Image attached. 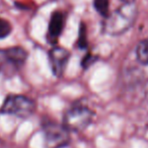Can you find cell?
<instances>
[{
	"label": "cell",
	"mask_w": 148,
	"mask_h": 148,
	"mask_svg": "<svg viewBox=\"0 0 148 148\" xmlns=\"http://www.w3.org/2000/svg\"><path fill=\"white\" fill-rule=\"evenodd\" d=\"M137 8L134 3H124L106 17L103 29L109 35L119 36L126 33L135 23Z\"/></svg>",
	"instance_id": "6da1fadb"
},
{
	"label": "cell",
	"mask_w": 148,
	"mask_h": 148,
	"mask_svg": "<svg viewBox=\"0 0 148 148\" xmlns=\"http://www.w3.org/2000/svg\"><path fill=\"white\" fill-rule=\"evenodd\" d=\"M36 111V103L23 95H9L0 108V113L27 119Z\"/></svg>",
	"instance_id": "7a4b0ae2"
},
{
	"label": "cell",
	"mask_w": 148,
	"mask_h": 148,
	"mask_svg": "<svg viewBox=\"0 0 148 148\" xmlns=\"http://www.w3.org/2000/svg\"><path fill=\"white\" fill-rule=\"evenodd\" d=\"M93 116V112L87 107L75 106L67 110L64 114L63 125L69 131L81 132L90 125Z\"/></svg>",
	"instance_id": "3957f363"
},
{
	"label": "cell",
	"mask_w": 148,
	"mask_h": 148,
	"mask_svg": "<svg viewBox=\"0 0 148 148\" xmlns=\"http://www.w3.org/2000/svg\"><path fill=\"white\" fill-rule=\"evenodd\" d=\"M46 148H64L70 142V131L63 125L48 121L43 124Z\"/></svg>",
	"instance_id": "277c9868"
},
{
	"label": "cell",
	"mask_w": 148,
	"mask_h": 148,
	"mask_svg": "<svg viewBox=\"0 0 148 148\" xmlns=\"http://www.w3.org/2000/svg\"><path fill=\"white\" fill-rule=\"evenodd\" d=\"M27 59V52L21 47L0 50V70L4 73H14Z\"/></svg>",
	"instance_id": "5b68a950"
},
{
	"label": "cell",
	"mask_w": 148,
	"mask_h": 148,
	"mask_svg": "<svg viewBox=\"0 0 148 148\" xmlns=\"http://www.w3.org/2000/svg\"><path fill=\"white\" fill-rule=\"evenodd\" d=\"M70 58V53L62 47H55L49 52V60L51 69L54 75L57 77L62 76L66 64Z\"/></svg>",
	"instance_id": "8992f818"
},
{
	"label": "cell",
	"mask_w": 148,
	"mask_h": 148,
	"mask_svg": "<svg viewBox=\"0 0 148 148\" xmlns=\"http://www.w3.org/2000/svg\"><path fill=\"white\" fill-rule=\"evenodd\" d=\"M64 23H65V16L61 11H55L52 14L49 23V35L52 39H57L61 35L63 31Z\"/></svg>",
	"instance_id": "52a82bcc"
},
{
	"label": "cell",
	"mask_w": 148,
	"mask_h": 148,
	"mask_svg": "<svg viewBox=\"0 0 148 148\" xmlns=\"http://www.w3.org/2000/svg\"><path fill=\"white\" fill-rule=\"evenodd\" d=\"M135 54L139 63L148 66V38L138 43L135 49Z\"/></svg>",
	"instance_id": "ba28073f"
},
{
	"label": "cell",
	"mask_w": 148,
	"mask_h": 148,
	"mask_svg": "<svg viewBox=\"0 0 148 148\" xmlns=\"http://www.w3.org/2000/svg\"><path fill=\"white\" fill-rule=\"evenodd\" d=\"M93 4H95V9L99 14H101L105 17L109 15V0H95Z\"/></svg>",
	"instance_id": "9c48e42d"
},
{
	"label": "cell",
	"mask_w": 148,
	"mask_h": 148,
	"mask_svg": "<svg viewBox=\"0 0 148 148\" xmlns=\"http://www.w3.org/2000/svg\"><path fill=\"white\" fill-rule=\"evenodd\" d=\"M11 31H12V27L10 23L6 19L0 18V39H4L7 36H9Z\"/></svg>",
	"instance_id": "30bf717a"
},
{
	"label": "cell",
	"mask_w": 148,
	"mask_h": 148,
	"mask_svg": "<svg viewBox=\"0 0 148 148\" xmlns=\"http://www.w3.org/2000/svg\"><path fill=\"white\" fill-rule=\"evenodd\" d=\"M77 45H78V47L80 48V49H84V48L86 47V32H85V29H83V25H82V27L80 29Z\"/></svg>",
	"instance_id": "8fae6325"
},
{
	"label": "cell",
	"mask_w": 148,
	"mask_h": 148,
	"mask_svg": "<svg viewBox=\"0 0 148 148\" xmlns=\"http://www.w3.org/2000/svg\"><path fill=\"white\" fill-rule=\"evenodd\" d=\"M143 92H144V97H145V99L148 101V80L145 82V85H144V89H143Z\"/></svg>",
	"instance_id": "7c38bea8"
},
{
	"label": "cell",
	"mask_w": 148,
	"mask_h": 148,
	"mask_svg": "<svg viewBox=\"0 0 148 148\" xmlns=\"http://www.w3.org/2000/svg\"><path fill=\"white\" fill-rule=\"evenodd\" d=\"M124 3H134V0H122Z\"/></svg>",
	"instance_id": "4fadbf2b"
}]
</instances>
